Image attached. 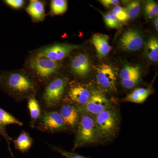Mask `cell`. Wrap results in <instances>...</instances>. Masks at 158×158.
Returning <instances> with one entry per match:
<instances>
[{"instance_id": "6da1fadb", "label": "cell", "mask_w": 158, "mask_h": 158, "mask_svg": "<svg viewBox=\"0 0 158 158\" xmlns=\"http://www.w3.org/2000/svg\"><path fill=\"white\" fill-rule=\"evenodd\" d=\"M78 110L80 118L77 124L74 149L88 144H97L101 140L94 116L83 110Z\"/></svg>"}, {"instance_id": "7a4b0ae2", "label": "cell", "mask_w": 158, "mask_h": 158, "mask_svg": "<svg viewBox=\"0 0 158 158\" xmlns=\"http://www.w3.org/2000/svg\"><path fill=\"white\" fill-rule=\"evenodd\" d=\"M99 135L101 139H110L118 132L119 120L116 111L110 107L94 116Z\"/></svg>"}, {"instance_id": "3957f363", "label": "cell", "mask_w": 158, "mask_h": 158, "mask_svg": "<svg viewBox=\"0 0 158 158\" xmlns=\"http://www.w3.org/2000/svg\"><path fill=\"white\" fill-rule=\"evenodd\" d=\"M68 83L65 78L59 77L51 82L47 86L44 93V102L48 108L57 106L62 100Z\"/></svg>"}, {"instance_id": "277c9868", "label": "cell", "mask_w": 158, "mask_h": 158, "mask_svg": "<svg viewBox=\"0 0 158 158\" xmlns=\"http://www.w3.org/2000/svg\"><path fill=\"white\" fill-rule=\"evenodd\" d=\"M6 83L11 91L20 96L31 94L35 90L34 82L27 76L19 73L10 75Z\"/></svg>"}, {"instance_id": "5b68a950", "label": "cell", "mask_w": 158, "mask_h": 158, "mask_svg": "<svg viewBox=\"0 0 158 158\" xmlns=\"http://www.w3.org/2000/svg\"><path fill=\"white\" fill-rule=\"evenodd\" d=\"M37 127L40 131L49 133H57L67 129L59 112L46 111L39 119Z\"/></svg>"}, {"instance_id": "8992f818", "label": "cell", "mask_w": 158, "mask_h": 158, "mask_svg": "<svg viewBox=\"0 0 158 158\" xmlns=\"http://www.w3.org/2000/svg\"><path fill=\"white\" fill-rule=\"evenodd\" d=\"M30 65L37 74L44 79L49 78L60 68L59 62L38 55L31 58Z\"/></svg>"}, {"instance_id": "52a82bcc", "label": "cell", "mask_w": 158, "mask_h": 158, "mask_svg": "<svg viewBox=\"0 0 158 158\" xmlns=\"http://www.w3.org/2000/svg\"><path fill=\"white\" fill-rule=\"evenodd\" d=\"M110 107L111 104L108 99L99 91L94 90L88 103L85 106L77 108L95 116Z\"/></svg>"}, {"instance_id": "ba28073f", "label": "cell", "mask_w": 158, "mask_h": 158, "mask_svg": "<svg viewBox=\"0 0 158 158\" xmlns=\"http://www.w3.org/2000/svg\"><path fill=\"white\" fill-rule=\"evenodd\" d=\"M95 69L97 83L100 87L106 90H114L116 78L113 68L106 64L99 65Z\"/></svg>"}, {"instance_id": "9c48e42d", "label": "cell", "mask_w": 158, "mask_h": 158, "mask_svg": "<svg viewBox=\"0 0 158 158\" xmlns=\"http://www.w3.org/2000/svg\"><path fill=\"white\" fill-rule=\"evenodd\" d=\"M78 48L77 46L68 44H55L40 50L37 55L57 62L67 57Z\"/></svg>"}, {"instance_id": "30bf717a", "label": "cell", "mask_w": 158, "mask_h": 158, "mask_svg": "<svg viewBox=\"0 0 158 158\" xmlns=\"http://www.w3.org/2000/svg\"><path fill=\"white\" fill-rule=\"evenodd\" d=\"M92 92V90H90L86 85L72 81L69 84L68 98L77 107L82 106L88 103Z\"/></svg>"}, {"instance_id": "8fae6325", "label": "cell", "mask_w": 158, "mask_h": 158, "mask_svg": "<svg viewBox=\"0 0 158 158\" xmlns=\"http://www.w3.org/2000/svg\"><path fill=\"white\" fill-rule=\"evenodd\" d=\"M144 44L143 37L135 29H129L125 31L119 40V45L121 48L131 52L140 49Z\"/></svg>"}, {"instance_id": "7c38bea8", "label": "cell", "mask_w": 158, "mask_h": 158, "mask_svg": "<svg viewBox=\"0 0 158 158\" xmlns=\"http://www.w3.org/2000/svg\"><path fill=\"white\" fill-rule=\"evenodd\" d=\"M73 73L79 77H85L91 70V64L87 55L80 53L74 57L71 63Z\"/></svg>"}, {"instance_id": "4fadbf2b", "label": "cell", "mask_w": 158, "mask_h": 158, "mask_svg": "<svg viewBox=\"0 0 158 158\" xmlns=\"http://www.w3.org/2000/svg\"><path fill=\"white\" fill-rule=\"evenodd\" d=\"M59 113L67 128H74L77 125L80 113L77 108L74 106L69 104L63 105Z\"/></svg>"}, {"instance_id": "5bb4252c", "label": "cell", "mask_w": 158, "mask_h": 158, "mask_svg": "<svg viewBox=\"0 0 158 158\" xmlns=\"http://www.w3.org/2000/svg\"><path fill=\"white\" fill-rule=\"evenodd\" d=\"M92 42L96 49L97 56L100 59L107 56L111 47L109 44V37L104 34L97 33L92 37Z\"/></svg>"}, {"instance_id": "9a60e30c", "label": "cell", "mask_w": 158, "mask_h": 158, "mask_svg": "<svg viewBox=\"0 0 158 158\" xmlns=\"http://www.w3.org/2000/svg\"><path fill=\"white\" fill-rule=\"evenodd\" d=\"M27 11L32 18L37 21H42L45 16V9L43 3L37 0L30 2Z\"/></svg>"}, {"instance_id": "2e32d148", "label": "cell", "mask_w": 158, "mask_h": 158, "mask_svg": "<svg viewBox=\"0 0 158 158\" xmlns=\"http://www.w3.org/2000/svg\"><path fill=\"white\" fill-rule=\"evenodd\" d=\"M151 93V90L149 88H137L132 93L128 94L123 99V101L137 104H141L147 99Z\"/></svg>"}, {"instance_id": "e0dca14e", "label": "cell", "mask_w": 158, "mask_h": 158, "mask_svg": "<svg viewBox=\"0 0 158 158\" xmlns=\"http://www.w3.org/2000/svg\"><path fill=\"white\" fill-rule=\"evenodd\" d=\"M13 141L15 148L23 152L27 151L33 143V139L29 133L26 131L22 132L17 138Z\"/></svg>"}, {"instance_id": "ac0fdd59", "label": "cell", "mask_w": 158, "mask_h": 158, "mask_svg": "<svg viewBox=\"0 0 158 158\" xmlns=\"http://www.w3.org/2000/svg\"><path fill=\"white\" fill-rule=\"evenodd\" d=\"M144 44V51L147 58L152 62H158V39L155 37H151Z\"/></svg>"}, {"instance_id": "d6986e66", "label": "cell", "mask_w": 158, "mask_h": 158, "mask_svg": "<svg viewBox=\"0 0 158 158\" xmlns=\"http://www.w3.org/2000/svg\"><path fill=\"white\" fill-rule=\"evenodd\" d=\"M28 108L31 118V126L34 127V125L41 116V111L38 101L34 97H31L28 102Z\"/></svg>"}, {"instance_id": "ffe728a7", "label": "cell", "mask_w": 158, "mask_h": 158, "mask_svg": "<svg viewBox=\"0 0 158 158\" xmlns=\"http://www.w3.org/2000/svg\"><path fill=\"white\" fill-rule=\"evenodd\" d=\"M119 77L121 80H125L140 77L139 68L138 67L126 66L120 71Z\"/></svg>"}, {"instance_id": "44dd1931", "label": "cell", "mask_w": 158, "mask_h": 158, "mask_svg": "<svg viewBox=\"0 0 158 158\" xmlns=\"http://www.w3.org/2000/svg\"><path fill=\"white\" fill-rule=\"evenodd\" d=\"M0 121L4 126L7 125L17 124L23 126V123L11 114L0 108Z\"/></svg>"}, {"instance_id": "7402d4cb", "label": "cell", "mask_w": 158, "mask_h": 158, "mask_svg": "<svg viewBox=\"0 0 158 158\" xmlns=\"http://www.w3.org/2000/svg\"><path fill=\"white\" fill-rule=\"evenodd\" d=\"M67 2L65 0H53L51 2V11L53 14L59 15L65 13L67 9Z\"/></svg>"}, {"instance_id": "603a6c76", "label": "cell", "mask_w": 158, "mask_h": 158, "mask_svg": "<svg viewBox=\"0 0 158 158\" xmlns=\"http://www.w3.org/2000/svg\"><path fill=\"white\" fill-rule=\"evenodd\" d=\"M140 8L141 3L139 1H133L129 3L126 9L128 18L133 19L137 17L140 12Z\"/></svg>"}, {"instance_id": "cb8c5ba5", "label": "cell", "mask_w": 158, "mask_h": 158, "mask_svg": "<svg viewBox=\"0 0 158 158\" xmlns=\"http://www.w3.org/2000/svg\"><path fill=\"white\" fill-rule=\"evenodd\" d=\"M145 13L150 18L156 17L158 15V6L154 1H148L145 6Z\"/></svg>"}, {"instance_id": "d4e9b609", "label": "cell", "mask_w": 158, "mask_h": 158, "mask_svg": "<svg viewBox=\"0 0 158 158\" xmlns=\"http://www.w3.org/2000/svg\"><path fill=\"white\" fill-rule=\"evenodd\" d=\"M112 13L119 22H124L129 19L126 10L121 6H115L112 10Z\"/></svg>"}, {"instance_id": "484cf974", "label": "cell", "mask_w": 158, "mask_h": 158, "mask_svg": "<svg viewBox=\"0 0 158 158\" xmlns=\"http://www.w3.org/2000/svg\"><path fill=\"white\" fill-rule=\"evenodd\" d=\"M104 21L107 27L111 28L118 29L121 27L120 22L112 13H108L104 15Z\"/></svg>"}, {"instance_id": "4316f807", "label": "cell", "mask_w": 158, "mask_h": 158, "mask_svg": "<svg viewBox=\"0 0 158 158\" xmlns=\"http://www.w3.org/2000/svg\"><path fill=\"white\" fill-rule=\"evenodd\" d=\"M51 147L54 151L59 153L62 156L66 158H89L80 155L76 153L69 152L65 150L63 148H60L53 146H52Z\"/></svg>"}, {"instance_id": "83f0119b", "label": "cell", "mask_w": 158, "mask_h": 158, "mask_svg": "<svg viewBox=\"0 0 158 158\" xmlns=\"http://www.w3.org/2000/svg\"><path fill=\"white\" fill-rule=\"evenodd\" d=\"M140 77H136L129 80H121V83L122 86L127 89H131L134 88L140 81Z\"/></svg>"}, {"instance_id": "f1b7e54d", "label": "cell", "mask_w": 158, "mask_h": 158, "mask_svg": "<svg viewBox=\"0 0 158 158\" xmlns=\"http://www.w3.org/2000/svg\"><path fill=\"white\" fill-rule=\"evenodd\" d=\"M5 2L14 9H18L23 6L25 2L23 0H6Z\"/></svg>"}, {"instance_id": "f546056e", "label": "cell", "mask_w": 158, "mask_h": 158, "mask_svg": "<svg viewBox=\"0 0 158 158\" xmlns=\"http://www.w3.org/2000/svg\"><path fill=\"white\" fill-rule=\"evenodd\" d=\"M100 2L104 6L107 8L112 6H118L119 3V1L117 0H102Z\"/></svg>"}, {"instance_id": "4dcf8cb0", "label": "cell", "mask_w": 158, "mask_h": 158, "mask_svg": "<svg viewBox=\"0 0 158 158\" xmlns=\"http://www.w3.org/2000/svg\"><path fill=\"white\" fill-rule=\"evenodd\" d=\"M4 126L2 124L1 121H0V134L4 137V138H6V141L8 142V144H9L10 141H11L12 138H10L9 135H8L7 133H6V130L4 128Z\"/></svg>"}, {"instance_id": "1f68e13d", "label": "cell", "mask_w": 158, "mask_h": 158, "mask_svg": "<svg viewBox=\"0 0 158 158\" xmlns=\"http://www.w3.org/2000/svg\"><path fill=\"white\" fill-rule=\"evenodd\" d=\"M156 30L158 31V18H156L154 22Z\"/></svg>"}]
</instances>
